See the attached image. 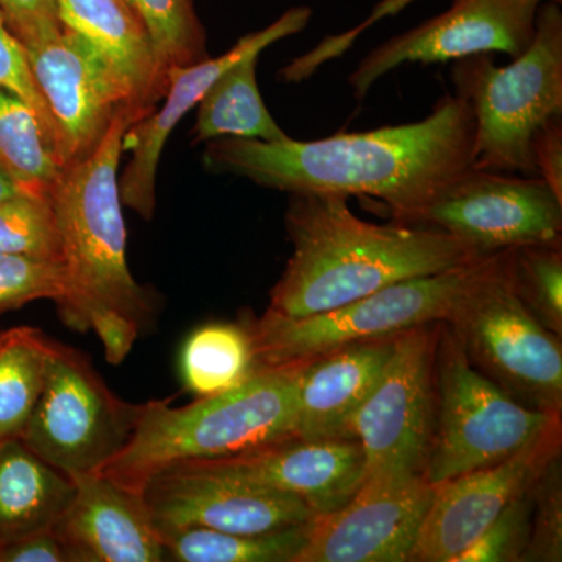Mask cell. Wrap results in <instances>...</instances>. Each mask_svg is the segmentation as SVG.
<instances>
[{"instance_id":"cell-1","label":"cell","mask_w":562,"mask_h":562,"mask_svg":"<svg viewBox=\"0 0 562 562\" xmlns=\"http://www.w3.org/2000/svg\"><path fill=\"white\" fill-rule=\"evenodd\" d=\"M475 117L446 95L425 120L314 140L236 138L206 143V168L288 194L373 198L403 224L436 191L473 168Z\"/></svg>"},{"instance_id":"cell-25","label":"cell","mask_w":562,"mask_h":562,"mask_svg":"<svg viewBox=\"0 0 562 562\" xmlns=\"http://www.w3.org/2000/svg\"><path fill=\"white\" fill-rule=\"evenodd\" d=\"M257 369L246 324L203 325L181 347V380L198 398L232 390Z\"/></svg>"},{"instance_id":"cell-31","label":"cell","mask_w":562,"mask_h":562,"mask_svg":"<svg viewBox=\"0 0 562 562\" xmlns=\"http://www.w3.org/2000/svg\"><path fill=\"white\" fill-rule=\"evenodd\" d=\"M68 292L61 262L0 254V316L44 299L60 306Z\"/></svg>"},{"instance_id":"cell-21","label":"cell","mask_w":562,"mask_h":562,"mask_svg":"<svg viewBox=\"0 0 562 562\" xmlns=\"http://www.w3.org/2000/svg\"><path fill=\"white\" fill-rule=\"evenodd\" d=\"M63 27L101 55L135 109L154 111L165 98L149 36L125 0H55Z\"/></svg>"},{"instance_id":"cell-30","label":"cell","mask_w":562,"mask_h":562,"mask_svg":"<svg viewBox=\"0 0 562 562\" xmlns=\"http://www.w3.org/2000/svg\"><path fill=\"white\" fill-rule=\"evenodd\" d=\"M509 271L517 294L539 321L562 335L561 244H538L508 250Z\"/></svg>"},{"instance_id":"cell-8","label":"cell","mask_w":562,"mask_h":562,"mask_svg":"<svg viewBox=\"0 0 562 562\" xmlns=\"http://www.w3.org/2000/svg\"><path fill=\"white\" fill-rule=\"evenodd\" d=\"M436 395L435 438L422 475L432 486L508 460L562 422L480 372L446 322L436 347Z\"/></svg>"},{"instance_id":"cell-17","label":"cell","mask_w":562,"mask_h":562,"mask_svg":"<svg viewBox=\"0 0 562 562\" xmlns=\"http://www.w3.org/2000/svg\"><path fill=\"white\" fill-rule=\"evenodd\" d=\"M312 20L308 7H295L281 14L262 31L243 36L231 50L217 58H206L198 65L173 68L168 72L166 101L158 111L131 125L124 138V149L132 150V160L120 181L121 201L149 221L155 211V180L158 161L166 140L188 111L202 101L211 85L224 70L250 54H261L277 41L302 32Z\"/></svg>"},{"instance_id":"cell-34","label":"cell","mask_w":562,"mask_h":562,"mask_svg":"<svg viewBox=\"0 0 562 562\" xmlns=\"http://www.w3.org/2000/svg\"><path fill=\"white\" fill-rule=\"evenodd\" d=\"M0 88L13 92L35 111L55 151V127L49 106L44 101L43 92L33 77L24 44L10 31L2 13H0Z\"/></svg>"},{"instance_id":"cell-3","label":"cell","mask_w":562,"mask_h":562,"mask_svg":"<svg viewBox=\"0 0 562 562\" xmlns=\"http://www.w3.org/2000/svg\"><path fill=\"white\" fill-rule=\"evenodd\" d=\"M150 113L121 106L98 149L65 169L50 194L69 284L58 312L74 330L95 333L111 364L128 357L154 317L149 292L128 269L117 180L125 133Z\"/></svg>"},{"instance_id":"cell-7","label":"cell","mask_w":562,"mask_h":562,"mask_svg":"<svg viewBox=\"0 0 562 562\" xmlns=\"http://www.w3.org/2000/svg\"><path fill=\"white\" fill-rule=\"evenodd\" d=\"M472 364L516 401L562 416V346L514 286L508 250L497 251L443 321Z\"/></svg>"},{"instance_id":"cell-38","label":"cell","mask_w":562,"mask_h":562,"mask_svg":"<svg viewBox=\"0 0 562 562\" xmlns=\"http://www.w3.org/2000/svg\"><path fill=\"white\" fill-rule=\"evenodd\" d=\"M0 562H70L68 552L52 530L35 532L0 549Z\"/></svg>"},{"instance_id":"cell-24","label":"cell","mask_w":562,"mask_h":562,"mask_svg":"<svg viewBox=\"0 0 562 562\" xmlns=\"http://www.w3.org/2000/svg\"><path fill=\"white\" fill-rule=\"evenodd\" d=\"M55 341L38 328L0 331V443L21 439L46 383Z\"/></svg>"},{"instance_id":"cell-2","label":"cell","mask_w":562,"mask_h":562,"mask_svg":"<svg viewBox=\"0 0 562 562\" xmlns=\"http://www.w3.org/2000/svg\"><path fill=\"white\" fill-rule=\"evenodd\" d=\"M349 199L291 194L286 231L292 255L271 291L268 312L305 317L398 283L484 257L449 233L380 225L351 213Z\"/></svg>"},{"instance_id":"cell-36","label":"cell","mask_w":562,"mask_h":562,"mask_svg":"<svg viewBox=\"0 0 562 562\" xmlns=\"http://www.w3.org/2000/svg\"><path fill=\"white\" fill-rule=\"evenodd\" d=\"M0 13L24 46L54 38L65 29L55 0H0Z\"/></svg>"},{"instance_id":"cell-33","label":"cell","mask_w":562,"mask_h":562,"mask_svg":"<svg viewBox=\"0 0 562 562\" xmlns=\"http://www.w3.org/2000/svg\"><path fill=\"white\" fill-rule=\"evenodd\" d=\"M531 536L524 562L562 561V465L554 458L531 490Z\"/></svg>"},{"instance_id":"cell-23","label":"cell","mask_w":562,"mask_h":562,"mask_svg":"<svg viewBox=\"0 0 562 562\" xmlns=\"http://www.w3.org/2000/svg\"><path fill=\"white\" fill-rule=\"evenodd\" d=\"M260 54H250L221 74L199 102L194 144L236 136L268 140L291 138L273 121L258 90L257 65Z\"/></svg>"},{"instance_id":"cell-16","label":"cell","mask_w":562,"mask_h":562,"mask_svg":"<svg viewBox=\"0 0 562 562\" xmlns=\"http://www.w3.org/2000/svg\"><path fill=\"white\" fill-rule=\"evenodd\" d=\"M562 422L508 460L435 484L409 562H454L560 457Z\"/></svg>"},{"instance_id":"cell-6","label":"cell","mask_w":562,"mask_h":562,"mask_svg":"<svg viewBox=\"0 0 562 562\" xmlns=\"http://www.w3.org/2000/svg\"><path fill=\"white\" fill-rule=\"evenodd\" d=\"M497 254V251H495ZM494 254L432 276L391 286L305 317L268 312L246 321L258 368L305 364L351 344L390 338L422 325L443 322L464 291L490 266Z\"/></svg>"},{"instance_id":"cell-20","label":"cell","mask_w":562,"mask_h":562,"mask_svg":"<svg viewBox=\"0 0 562 562\" xmlns=\"http://www.w3.org/2000/svg\"><path fill=\"white\" fill-rule=\"evenodd\" d=\"M397 336L351 344L302 366L299 439H355V419L379 382Z\"/></svg>"},{"instance_id":"cell-40","label":"cell","mask_w":562,"mask_h":562,"mask_svg":"<svg viewBox=\"0 0 562 562\" xmlns=\"http://www.w3.org/2000/svg\"><path fill=\"white\" fill-rule=\"evenodd\" d=\"M538 2H541V3H542V2H543V0H538ZM558 2H560V0H558Z\"/></svg>"},{"instance_id":"cell-4","label":"cell","mask_w":562,"mask_h":562,"mask_svg":"<svg viewBox=\"0 0 562 562\" xmlns=\"http://www.w3.org/2000/svg\"><path fill=\"white\" fill-rule=\"evenodd\" d=\"M303 364L258 368L238 386L173 408L143 403L131 439L101 475L140 494L151 476L188 461L221 460L297 438Z\"/></svg>"},{"instance_id":"cell-12","label":"cell","mask_w":562,"mask_h":562,"mask_svg":"<svg viewBox=\"0 0 562 562\" xmlns=\"http://www.w3.org/2000/svg\"><path fill=\"white\" fill-rule=\"evenodd\" d=\"M538 0H452L446 13L380 44L350 74L358 101L391 70L409 63L462 60L503 52L522 55L535 36Z\"/></svg>"},{"instance_id":"cell-27","label":"cell","mask_w":562,"mask_h":562,"mask_svg":"<svg viewBox=\"0 0 562 562\" xmlns=\"http://www.w3.org/2000/svg\"><path fill=\"white\" fill-rule=\"evenodd\" d=\"M0 166L24 192L50 195L63 168L43 125L21 98L0 88Z\"/></svg>"},{"instance_id":"cell-10","label":"cell","mask_w":562,"mask_h":562,"mask_svg":"<svg viewBox=\"0 0 562 562\" xmlns=\"http://www.w3.org/2000/svg\"><path fill=\"white\" fill-rule=\"evenodd\" d=\"M439 327L441 322L422 325L395 338L390 360L355 419L366 480L424 475L435 438Z\"/></svg>"},{"instance_id":"cell-39","label":"cell","mask_w":562,"mask_h":562,"mask_svg":"<svg viewBox=\"0 0 562 562\" xmlns=\"http://www.w3.org/2000/svg\"><path fill=\"white\" fill-rule=\"evenodd\" d=\"M24 192L21 190L20 184L16 183L9 172L0 166V203L5 202L7 199Z\"/></svg>"},{"instance_id":"cell-28","label":"cell","mask_w":562,"mask_h":562,"mask_svg":"<svg viewBox=\"0 0 562 562\" xmlns=\"http://www.w3.org/2000/svg\"><path fill=\"white\" fill-rule=\"evenodd\" d=\"M149 36L158 85L166 94L168 72L209 57L206 36L192 0H125Z\"/></svg>"},{"instance_id":"cell-9","label":"cell","mask_w":562,"mask_h":562,"mask_svg":"<svg viewBox=\"0 0 562 562\" xmlns=\"http://www.w3.org/2000/svg\"><path fill=\"white\" fill-rule=\"evenodd\" d=\"M139 408L106 386L87 355L55 341L44 390L21 441L69 479L99 473L131 439Z\"/></svg>"},{"instance_id":"cell-26","label":"cell","mask_w":562,"mask_h":562,"mask_svg":"<svg viewBox=\"0 0 562 562\" xmlns=\"http://www.w3.org/2000/svg\"><path fill=\"white\" fill-rule=\"evenodd\" d=\"M312 522L257 535L183 528L162 531L160 536L166 561L295 562Z\"/></svg>"},{"instance_id":"cell-11","label":"cell","mask_w":562,"mask_h":562,"mask_svg":"<svg viewBox=\"0 0 562 562\" xmlns=\"http://www.w3.org/2000/svg\"><path fill=\"white\" fill-rule=\"evenodd\" d=\"M403 224L449 233L490 255L561 244L562 201L541 177L517 179L471 168L443 184Z\"/></svg>"},{"instance_id":"cell-29","label":"cell","mask_w":562,"mask_h":562,"mask_svg":"<svg viewBox=\"0 0 562 562\" xmlns=\"http://www.w3.org/2000/svg\"><path fill=\"white\" fill-rule=\"evenodd\" d=\"M0 254L63 265L60 227L50 195L20 192L0 203Z\"/></svg>"},{"instance_id":"cell-35","label":"cell","mask_w":562,"mask_h":562,"mask_svg":"<svg viewBox=\"0 0 562 562\" xmlns=\"http://www.w3.org/2000/svg\"><path fill=\"white\" fill-rule=\"evenodd\" d=\"M414 0H380L371 14L366 18L357 27L350 31L339 33V35L327 36L322 43L317 44L308 54H303L301 57L295 58L280 72L281 80L283 81H302L312 77L322 65L327 61L335 60L341 57L347 50L353 46L358 36L372 27L376 22L383 21L384 18L395 16L401 13L406 7L412 5Z\"/></svg>"},{"instance_id":"cell-13","label":"cell","mask_w":562,"mask_h":562,"mask_svg":"<svg viewBox=\"0 0 562 562\" xmlns=\"http://www.w3.org/2000/svg\"><path fill=\"white\" fill-rule=\"evenodd\" d=\"M140 495L158 532L205 528L257 535L297 527L317 517L297 497L191 462L171 465L151 476Z\"/></svg>"},{"instance_id":"cell-5","label":"cell","mask_w":562,"mask_h":562,"mask_svg":"<svg viewBox=\"0 0 562 562\" xmlns=\"http://www.w3.org/2000/svg\"><path fill=\"white\" fill-rule=\"evenodd\" d=\"M453 83L475 117L473 168L536 176L532 136L562 116L560 2L546 0L538 9L530 46L512 65L497 66L487 54L462 58Z\"/></svg>"},{"instance_id":"cell-37","label":"cell","mask_w":562,"mask_h":562,"mask_svg":"<svg viewBox=\"0 0 562 562\" xmlns=\"http://www.w3.org/2000/svg\"><path fill=\"white\" fill-rule=\"evenodd\" d=\"M536 176L541 177L550 190L562 201V122L552 117L535 133L531 140Z\"/></svg>"},{"instance_id":"cell-18","label":"cell","mask_w":562,"mask_h":562,"mask_svg":"<svg viewBox=\"0 0 562 562\" xmlns=\"http://www.w3.org/2000/svg\"><path fill=\"white\" fill-rule=\"evenodd\" d=\"M188 462L297 497L317 517L342 508L366 480L364 453L357 439L292 438L236 457Z\"/></svg>"},{"instance_id":"cell-32","label":"cell","mask_w":562,"mask_h":562,"mask_svg":"<svg viewBox=\"0 0 562 562\" xmlns=\"http://www.w3.org/2000/svg\"><path fill=\"white\" fill-rule=\"evenodd\" d=\"M531 490L508 503L454 562H524L531 536Z\"/></svg>"},{"instance_id":"cell-14","label":"cell","mask_w":562,"mask_h":562,"mask_svg":"<svg viewBox=\"0 0 562 562\" xmlns=\"http://www.w3.org/2000/svg\"><path fill=\"white\" fill-rule=\"evenodd\" d=\"M432 494L422 475L366 480L342 508L310 524L295 562H409Z\"/></svg>"},{"instance_id":"cell-19","label":"cell","mask_w":562,"mask_h":562,"mask_svg":"<svg viewBox=\"0 0 562 562\" xmlns=\"http://www.w3.org/2000/svg\"><path fill=\"white\" fill-rule=\"evenodd\" d=\"M70 480L72 498L52 528L70 562L166 561L160 532L143 495L101 473Z\"/></svg>"},{"instance_id":"cell-15","label":"cell","mask_w":562,"mask_h":562,"mask_svg":"<svg viewBox=\"0 0 562 562\" xmlns=\"http://www.w3.org/2000/svg\"><path fill=\"white\" fill-rule=\"evenodd\" d=\"M24 47L54 120L55 155L65 171L98 149L117 110L131 101L101 55L77 33L63 29Z\"/></svg>"},{"instance_id":"cell-22","label":"cell","mask_w":562,"mask_h":562,"mask_svg":"<svg viewBox=\"0 0 562 562\" xmlns=\"http://www.w3.org/2000/svg\"><path fill=\"white\" fill-rule=\"evenodd\" d=\"M72 494V480L21 439L0 443V549L52 530Z\"/></svg>"}]
</instances>
